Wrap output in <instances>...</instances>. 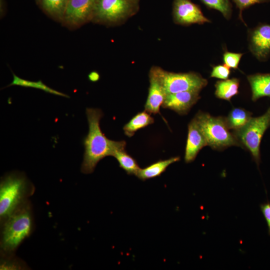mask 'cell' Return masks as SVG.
Segmentation results:
<instances>
[{"label":"cell","mask_w":270,"mask_h":270,"mask_svg":"<svg viewBox=\"0 0 270 270\" xmlns=\"http://www.w3.org/2000/svg\"><path fill=\"white\" fill-rule=\"evenodd\" d=\"M86 112L89 129L83 140L84 152L81 171L88 174L94 171L100 160L107 156H113L118 149L126 148V142L110 140L102 133L100 126L103 116L100 109L87 108Z\"/></svg>","instance_id":"1"},{"label":"cell","mask_w":270,"mask_h":270,"mask_svg":"<svg viewBox=\"0 0 270 270\" xmlns=\"http://www.w3.org/2000/svg\"><path fill=\"white\" fill-rule=\"evenodd\" d=\"M206 138L208 146L216 150L232 146H242L234 133L230 132L225 118L215 117L199 111L195 116Z\"/></svg>","instance_id":"2"},{"label":"cell","mask_w":270,"mask_h":270,"mask_svg":"<svg viewBox=\"0 0 270 270\" xmlns=\"http://www.w3.org/2000/svg\"><path fill=\"white\" fill-rule=\"evenodd\" d=\"M32 219L30 208L20 206L6 218L4 226L1 248L8 252L14 251L30 234Z\"/></svg>","instance_id":"3"},{"label":"cell","mask_w":270,"mask_h":270,"mask_svg":"<svg viewBox=\"0 0 270 270\" xmlns=\"http://www.w3.org/2000/svg\"><path fill=\"white\" fill-rule=\"evenodd\" d=\"M160 80L166 94L188 90L200 92L208 81L200 74L188 72H173L158 66L152 68Z\"/></svg>","instance_id":"4"},{"label":"cell","mask_w":270,"mask_h":270,"mask_svg":"<svg viewBox=\"0 0 270 270\" xmlns=\"http://www.w3.org/2000/svg\"><path fill=\"white\" fill-rule=\"evenodd\" d=\"M27 186L26 178L22 175L13 174L3 178L0 186L1 219L6 218L20 206Z\"/></svg>","instance_id":"5"},{"label":"cell","mask_w":270,"mask_h":270,"mask_svg":"<svg viewBox=\"0 0 270 270\" xmlns=\"http://www.w3.org/2000/svg\"><path fill=\"white\" fill-rule=\"evenodd\" d=\"M270 126V108L262 116L252 118L245 126L234 131L241 145L246 148L257 163L260 159L261 140Z\"/></svg>","instance_id":"6"},{"label":"cell","mask_w":270,"mask_h":270,"mask_svg":"<svg viewBox=\"0 0 270 270\" xmlns=\"http://www.w3.org/2000/svg\"><path fill=\"white\" fill-rule=\"evenodd\" d=\"M134 6L132 0H97L94 14L102 21L116 22L129 16Z\"/></svg>","instance_id":"7"},{"label":"cell","mask_w":270,"mask_h":270,"mask_svg":"<svg viewBox=\"0 0 270 270\" xmlns=\"http://www.w3.org/2000/svg\"><path fill=\"white\" fill-rule=\"evenodd\" d=\"M172 14L174 23L182 26L211 22L200 7L190 0H174Z\"/></svg>","instance_id":"8"},{"label":"cell","mask_w":270,"mask_h":270,"mask_svg":"<svg viewBox=\"0 0 270 270\" xmlns=\"http://www.w3.org/2000/svg\"><path fill=\"white\" fill-rule=\"evenodd\" d=\"M248 41L250 50L256 58H266L270 54V25L262 24L251 30Z\"/></svg>","instance_id":"9"},{"label":"cell","mask_w":270,"mask_h":270,"mask_svg":"<svg viewBox=\"0 0 270 270\" xmlns=\"http://www.w3.org/2000/svg\"><path fill=\"white\" fill-rule=\"evenodd\" d=\"M200 91L188 90L166 94L162 107L180 115L188 114L200 98Z\"/></svg>","instance_id":"10"},{"label":"cell","mask_w":270,"mask_h":270,"mask_svg":"<svg viewBox=\"0 0 270 270\" xmlns=\"http://www.w3.org/2000/svg\"><path fill=\"white\" fill-rule=\"evenodd\" d=\"M208 146L206 138L196 118L188 125V135L186 146L184 160L186 163L194 161L200 150Z\"/></svg>","instance_id":"11"},{"label":"cell","mask_w":270,"mask_h":270,"mask_svg":"<svg viewBox=\"0 0 270 270\" xmlns=\"http://www.w3.org/2000/svg\"><path fill=\"white\" fill-rule=\"evenodd\" d=\"M97 0H68L64 18L67 22L78 24L94 13Z\"/></svg>","instance_id":"12"},{"label":"cell","mask_w":270,"mask_h":270,"mask_svg":"<svg viewBox=\"0 0 270 270\" xmlns=\"http://www.w3.org/2000/svg\"><path fill=\"white\" fill-rule=\"evenodd\" d=\"M150 86L144 110L150 114L160 113V109L164 102L166 94L156 74L152 68L149 74Z\"/></svg>","instance_id":"13"},{"label":"cell","mask_w":270,"mask_h":270,"mask_svg":"<svg viewBox=\"0 0 270 270\" xmlns=\"http://www.w3.org/2000/svg\"><path fill=\"white\" fill-rule=\"evenodd\" d=\"M252 90V99L256 101L264 96L270 97V74H257L247 76Z\"/></svg>","instance_id":"14"},{"label":"cell","mask_w":270,"mask_h":270,"mask_svg":"<svg viewBox=\"0 0 270 270\" xmlns=\"http://www.w3.org/2000/svg\"><path fill=\"white\" fill-rule=\"evenodd\" d=\"M180 160V157L175 156L167 160H159L144 168H140L136 176L142 180L158 176L166 170L170 164Z\"/></svg>","instance_id":"15"},{"label":"cell","mask_w":270,"mask_h":270,"mask_svg":"<svg viewBox=\"0 0 270 270\" xmlns=\"http://www.w3.org/2000/svg\"><path fill=\"white\" fill-rule=\"evenodd\" d=\"M239 86L240 80L236 78L218 80L215 84V95L218 98L230 101L238 94Z\"/></svg>","instance_id":"16"},{"label":"cell","mask_w":270,"mask_h":270,"mask_svg":"<svg viewBox=\"0 0 270 270\" xmlns=\"http://www.w3.org/2000/svg\"><path fill=\"white\" fill-rule=\"evenodd\" d=\"M154 122V118L151 116L149 112L144 110L136 114L124 126L123 130L126 136L132 137L138 130L144 128Z\"/></svg>","instance_id":"17"},{"label":"cell","mask_w":270,"mask_h":270,"mask_svg":"<svg viewBox=\"0 0 270 270\" xmlns=\"http://www.w3.org/2000/svg\"><path fill=\"white\" fill-rule=\"evenodd\" d=\"M252 113L242 108H234L225 118L230 130H238L245 126L251 119Z\"/></svg>","instance_id":"18"},{"label":"cell","mask_w":270,"mask_h":270,"mask_svg":"<svg viewBox=\"0 0 270 270\" xmlns=\"http://www.w3.org/2000/svg\"><path fill=\"white\" fill-rule=\"evenodd\" d=\"M112 156L116 159L120 166L128 174L137 176L140 168L136 160L126 152L125 148L116 150Z\"/></svg>","instance_id":"19"},{"label":"cell","mask_w":270,"mask_h":270,"mask_svg":"<svg viewBox=\"0 0 270 270\" xmlns=\"http://www.w3.org/2000/svg\"><path fill=\"white\" fill-rule=\"evenodd\" d=\"M18 86L22 87L39 89L46 92L55 94L58 96L68 98H70L68 95L48 86L44 84L41 80L36 82L28 80L22 78L14 74H13V80L12 82L8 86Z\"/></svg>","instance_id":"20"},{"label":"cell","mask_w":270,"mask_h":270,"mask_svg":"<svg viewBox=\"0 0 270 270\" xmlns=\"http://www.w3.org/2000/svg\"><path fill=\"white\" fill-rule=\"evenodd\" d=\"M207 7L220 12L226 20L231 18L232 10L229 0H200Z\"/></svg>","instance_id":"21"},{"label":"cell","mask_w":270,"mask_h":270,"mask_svg":"<svg viewBox=\"0 0 270 270\" xmlns=\"http://www.w3.org/2000/svg\"><path fill=\"white\" fill-rule=\"evenodd\" d=\"M68 0H42V6L50 14L61 17L64 16Z\"/></svg>","instance_id":"22"},{"label":"cell","mask_w":270,"mask_h":270,"mask_svg":"<svg viewBox=\"0 0 270 270\" xmlns=\"http://www.w3.org/2000/svg\"><path fill=\"white\" fill-rule=\"evenodd\" d=\"M243 54L242 53H236L225 51L223 54L222 58L224 64L230 68H238Z\"/></svg>","instance_id":"23"},{"label":"cell","mask_w":270,"mask_h":270,"mask_svg":"<svg viewBox=\"0 0 270 270\" xmlns=\"http://www.w3.org/2000/svg\"><path fill=\"white\" fill-rule=\"evenodd\" d=\"M230 74V68L225 64H219L214 66L210 77L215 78L222 80L228 78Z\"/></svg>","instance_id":"24"},{"label":"cell","mask_w":270,"mask_h":270,"mask_svg":"<svg viewBox=\"0 0 270 270\" xmlns=\"http://www.w3.org/2000/svg\"><path fill=\"white\" fill-rule=\"evenodd\" d=\"M240 10L239 18L245 24L242 18V10L256 3H259L265 1L266 0H233Z\"/></svg>","instance_id":"25"},{"label":"cell","mask_w":270,"mask_h":270,"mask_svg":"<svg viewBox=\"0 0 270 270\" xmlns=\"http://www.w3.org/2000/svg\"><path fill=\"white\" fill-rule=\"evenodd\" d=\"M261 210L266 220L270 234V202H266L260 206Z\"/></svg>","instance_id":"26"},{"label":"cell","mask_w":270,"mask_h":270,"mask_svg":"<svg viewBox=\"0 0 270 270\" xmlns=\"http://www.w3.org/2000/svg\"><path fill=\"white\" fill-rule=\"evenodd\" d=\"M99 78V74L96 72H92L88 74V78L92 82H96Z\"/></svg>","instance_id":"27"}]
</instances>
